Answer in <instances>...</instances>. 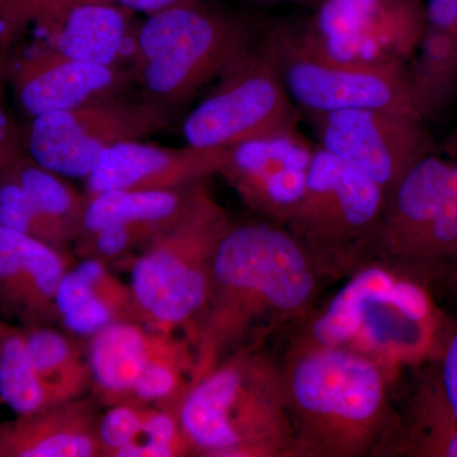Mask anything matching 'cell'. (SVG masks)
Returning a JSON list of instances; mask_svg holds the SVG:
<instances>
[{
	"mask_svg": "<svg viewBox=\"0 0 457 457\" xmlns=\"http://www.w3.org/2000/svg\"><path fill=\"white\" fill-rule=\"evenodd\" d=\"M386 194L365 174L315 146L305 192L285 228L321 279H338L362 263Z\"/></svg>",
	"mask_w": 457,
	"mask_h": 457,
	"instance_id": "52a82bcc",
	"label": "cell"
},
{
	"mask_svg": "<svg viewBox=\"0 0 457 457\" xmlns=\"http://www.w3.org/2000/svg\"><path fill=\"white\" fill-rule=\"evenodd\" d=\"M22 332L33 366L47 383L71 399L87 395L90 370L86 341L53 326L22 328Z\"/></svg>",
	"mask_w": 457,
	"mask_h": 457,
	"instance_id": "d4e9b609",
	"label": "cell"
},
{
	"mask_svg": "<svg viewBox=\"0 0 457 457\" xmlns=\"http://www.w3.org/2000/svg\"><path fill=\"white\" fill-rule=\"evenodd\" d=\"M263 345L230 354L180 400L195 456L296 457L281 365Z\"/></svg>",
	"mask_w": 457,
	"mask_h": 457,
	"instance_id": "277c9868",
	"label": "cell"
},
{
	"mask_svg": "<svg viewBox=\"0 0 457 457\" xmlns=\"http://www.w3.org/2000/svg\"><path fill=\"white\" fill-rule=\"evenodd\" d=\"M315 146L297 129L228 147L220 176L243 203L285 227L305 192Z\"/></svg>",
	"mask_w": 457,
	"mask_h": 457,
	"instance_id": "4fadbf2b",
	"label": "cell"
},
{
	"mask_svg": "<svg viewBox=\"0 0 457 457\" xmlns=\"http://www.w3.org/2000/svg\"><path fill=\"white\" fill-rule=\"evenodd\" d=\"M5 173L16 180L33 204L71 237L73 245L86 210V194L71 187L64 177L36 163L29 155L18 158Z\"/></svg>",
	"mask_w": 457,
	"mask_h": 457,
	"instance_id": "4316f807",
	"label": "cell"
},
{
	"mask_svg": "<svg viewBox=\"0 0 457 457\" xmlns=\"http://www.w3.org/2000/svg\"><path fill=\"white\" fill-rule=\"evenodd\" d=\"M204 183L206 182L167 191L119 189L87 196L88 201L84 210L82 224L75 239L113 224L167 227L185 212Z\"/></svg>",
	"mask_w": 457,
	"mask_h": 457,
	"instance_id": "603a6c76",
	"label": "cell"
},
{
	"mask_svg": "<svg viewBox=\"0 0 457 457\" xmlns=\"http://www.w3.org/2000/svg\"><path fill=\"white\" fill-rule=\"evenodd\" d=\"M0 227L42 242L69 249L71 237L33 204L31 198L5 171L0 173Z\"/></svg>",
	"mask_w": 457,
	"mask_h": 457,
	"instance_id": "83f0119b",
	"label": "cell"
},
{
	"mask_svg": "<svg viewBox=\"0 0 457 457\" xmlns=\"http://www.w3.org/2000/svg\"><path fill=\"white\" fill-rule=\"evenodd\" d=\"M228 147H165L128 140L108 147L86 179L87 196L107 191H167L220 173Z\"/></svg>",
	"mask_w": 457,
	"mask_h": 457,
	"instance_id": "9a60e30c",
	"label": "cell"
},
{
	"mask_svg": "<svg viewBox=\"0 0 457 457\" xmlns=\"http://www.w3.org/2000/svg\"><path fill=\"white\" fill-rule=\"evenodd\" d=\"M25 154L22 129L18 128L9 113L2 88H0V173L8 170L18 158Z\"/></svg>",
	"mask_w": 457,
	"mask_h": 457,
	"instance_id": "836d02e7",
	"label": "cell"
},
{
	"mask_svg": "<svg viewBox=\"0 0 457 457\" xmlns=\"http://www.w3.org/2000/svg\"><path fill=\"white\" fill-rule=\"evenodd\" d=\"M69 400L36 371L22 328L5 323L0 330V402L17 416H27Z\"/></svg>",
	"mask_w": 457,
	"mask_h": 457,
	"instance_id": "cb8c5ba5",
	"label": "cell"
},
{
	"mask_svg": "<svg viewBox=\"0 0 457 457\" xmlns=\"http://www.w3.org/2000/svg\"><path fill=\"white\" fill-rule=\"evenodd\" d=\"M345 278L320 311L300 321L294 341L360 354L393 387L403 372L435 359L450 318L431 286L378 262L360 264Z\"/></svg>",
	"mask_w": 457,
	"mask_h": 457,
	"instance_id": "7a4b0ae2",
	"label": "cell"
},
{
	"mask_svg": "<svg viewBox=\"0 0 457 457\" xmlns=\"http://www.w3.org/2000/svg\"><path fill=\"white\" fill-rule=\"evenodd\" d=\"M263 38L288 96L303 113L384 110L420 116L408 69L357 68L319 59L303 50L284 25L267 29Z\"/></svg>",
	"mask_w": 457,
	"mask_h": 457,
	"instance_id": "8fae6325",
	"label": "cell"
},
{
	"mask_svg": "<svg viewBox=\"0 0 457 457\" xmlns=\"http://www.w3.org/2000/svg\"><path fill=\"white\" fill-rule=\"evenodd\" d=\"M173 111L141 95L33 117L22 129L25 154L62 177L86 179L108 147L164 129Z\"/></svg>",
	"mask_w": 457,
	"mask_h": 457,
	"instance_id": "30bf717a",
	"label": "cell"
},
{
	"mask_svg": "<svg viewBox=\"0 0 457 457\" xmlns=\"http://www.w3.org/2000/svg\"><path fill=\"white\" fill-rule=\"evenodd\" d=\"M165 227L145 224H113L95 233L75 239V252L79 258H97L110 263L143 249Z\"/></svg>",
	"mask_w": 457,
	"mask_h": 457,
	"instance_id": "f546056e",
	"label": "cell"
},
{
	"mask_svg": "<svg viewBox=\"0 0 457 457\" xmlns=\"http://www.w3.org/2000/svg\"><path fill=\"white\" fill-rule=\"evenodd\" d=\"M320 281L282 225L231 222L216 251L206 305L188 338L195 351L192 384L230 354L264 345L278 328L303 320Z\"/></svg>",
	"mask_w": 457,
	"mask_h": 457,
	"instance_id": "6da1fadb",
	"label": "cell"
},
{
	"mask_svg": "<svg viewBox=\"0 0 457 457\" xmlns=\"http://www.w3.org/2000/svg\"><path fill=\"white\" fill-rule=\"evenodd\" d=\"M444 392L457 418V319H449L433 359Z\"/></svg>",
	"mask_w": 457,
	"mask_h": 457,
	"instance_id": "d6a6232c",
	"label": "cell"
},
{
	"mask_svg": "<svg viewBox=\"0 0 457 457\" xmlns=\"http://www.w3.org/2000/svg\"><path fill=\"white\" fill-rule=\"evenodd\" d=\"M288 29L319 59L407 71L426 29L425 0H323L302 27Z\"/></svg>",
	"mask_w": 457,
	"mask_h": 457,
	"instance_id": "ba28073f",
	"label": "cell"
},
{
	"mask_svg": "<svg viewBox=\"0 0 457 457\" xmlns=\"http://www.w3.org/2000/svg\"><path fill=\"white\" fill-rule=\"evenodd\" d=\"M319 145L368 176L387 195L417 162L433 152L426 120L384 110L305 113Z\"/></svg>",
	"mask_w": 457,
	"mask_h": 457,
	"instance_id": "7c38bea8",
	"label": "cell"
},
{
	"mask_svg": "<svg viewBox=\"0 0 457 457\" xmlns=\"http://www.w3.org/2000/svg\"><path fill=\"white\" fill-rule=\"evenodd\" d=\"M75 262L69 249L0 227V315L22 328L54 326L57 287Z\"/></svg>",
	"mask_w": 457,
	"mask_h": 457,
	"instance_id": "2e32d148",
	"label": "cell"
},
{
	"mask_svg": "<svg viewBox=\"0 0 457 457\" xmlns=\"http://www.w3.org/2000/svg\"><path fill=\"white\" fill-rule=\"evenodd\" d=\"M404 409L376 456L457 457V418L435 362L416 369Z\"/></svg>",
	"mask_w": 457,
	"mask_h": 457,
	"instance_id": "ffe728a7",
	"label": "cell"
},
{
	"mask_svg": "<svg viewBox=\"0 0 457 457\" xmlns=\"http://www.w3.org/2000/svg\"><path fill=\"white\" fill-rule=\"evenodd\" d=\"M170 335L125 319L90 337L86 342L90 392L102 407L132 402L141 375Z\"/></svg>",
	"mask_w": 457,
	"mask_h": 457,
	"instance_id": "d6986e66",
	"label": "cell"
},
{
	"mask_svg": "<svg viewBox=\"0 0 457 457\" xmlns=\"http://www.w3.org/2000/svg\"><path fill=\"white\" fill-rule=\"evenodd\" d=\"M231 222L206 183L201 186L185 212L132 263L129 286L137 320L162 332L182 330L189 338L206 305L216 251Z\"/></svg>",
	"mask_w": 457,
	"mask_h": 457,
	"instance_id": "8992f818",
	"label": "cell"
},
{
	"mask_svg": "<svg viewBox=\"0 0 457 457\" xmlns=\"http://www.w3.org/2000/svg\"><path fill=\"white\" fill-rule=\"evenodd\" d=\"M457 264V161L435 218L400 272L436 287Z\"/></svg>",
	"mask_w": 457,
	"mask_h": 457,
	"instance_id": "484cf974",
	"label": "cell"
},
{
	"mask_svg": "<svg viewBox=\"0 0 457 457\" xmlns=\"http://www.w3.org/2000/svg\"><path fill=\"white\" fill-rule=\"evenodd\" d=\"M299 107L288 96L263 36L218 79L182 125L187 145L231 147L297 129Z\"/></svg>",
	"mask_w": 457,
	"mask_h": 457,
	"instance_id": "9c48e42d",
	"label": "cell"
},
{
	"mask_svg": "<svg viewBox=\"0 0 457 457\" xmlns=\"http://www.w3.org/2000/svg\"><path fill=\"white\" fill-rule=\"evenodd\" d=\"M71 0H0V60L51 9Z\"/></svg>",
	"mask_w": 457,
	"mask_h": 457,
	"instance_id": "1f68e13d",
	"label": "cell"
},
{
	"mask_svg": "<svg viewBox=\"0 0 457 457\" xmlns=\"http://www.w3.org/2000/svg\"><path fill=\"white\" fill-rule=\"evenodd\" d=\"M270 2H294L302 3V4L319 5L323 0H270Z\"/></svg>",
	"mask_w": 457,
	"mask_h": 457,
	"instance_id": "8d00e7d4",
	"label": "cell"
},
{
	"mask_svg": "<svg viewBox=\"0 0 457 457\" xmlns=\"http://www.w3.org/2000/svg\"><path fill=\"white\" fill-rule=\"evenodd\" d=\"M147 404L123 402L110 405L98 418L97 436L102 457H122L137 437Z\"/></svg>",
	"mask_w": 457,
	"mask_h": 457,
	"instance_id": "4dcf8cb0",
	"label": "cell"
},
{
	"mask_svg": "<svg viewBox=\"0 0 457 457\" xmlns=\"http://www.w3.org/2000/svg\"><path fill=\"white\" fill-rule=\"evenodd\" d=\"M55 311L56 324L86 342L113 321L137 320L130 286L97 258H80L65 273L57 287Z\"/></svg>",
	"mask_w": 457,
	"mask_h": 457,
	"instance_id": "44dd1931",
	"label": "cell"
},
{
	"mask_svg": "<svg viewBox=\"0 0 457 457\" xmlns=\"http://www.w3.org/2000/svg\"><path fill=\"white\" fill-rule=\"evenodd\" d=\"M101 407L90 394L0 423V457H102Z\"/></svg>",
	"mask_w": 457,
	"mask_h": 457,
	"instance_id": "ac0fdd59",
	"label": "cell"
},
{
	"mask_svg": "<svg viewBox=\"0 0 457 457\" xmlns=\"http://www.w3.org/2000/svg\"><path fill=\"white\" fill-rule=\"evenodd\" d=\"M5 71L17 106L29 120L125 95L135 82L130 68L80 62L40 44Z\"/></svg>",
	"mask_w": 457,
	"mask_h": 457,
	"instance_id": "5bb4252c",
	"label": "cell"
},
{
	"mask_svg": "<svg viewBox=\"0 0 457 457\" xmlns=\"http://www.w3.org/2000/svg\"><path fill=\"white\" fill-rule=\"evenodd\" d=\"M106 2L114 3L131 13H143L149 17L170 8L196 2V0H106Z\"/></svg>",
	"mask_w": 457,
	"mask_h": 457,
	"instance_id": "e575fe53",
	"label": "cell"
},
{
	"mask_svg": "<svg viewBox=\"0 0 457 457\" xmlns=\"http://www.w3.org/2000/svg\"><path fill=\"white\" fill-rule=\"evenodd\" d=\"M440 285L446 288L447 293L453 295V299L457 302V264L445 276Z\"/></svg>",
	"mask_w": 457,
	"mask_h": 457,
	"instance_id": "d590c367",
	"label": "cell"
},
{
	"mask_svg": "<svg viewBox=\"0 0 457 457\" xmlns=\"http://www.w3.org/2000/svg\"><path fill=\"white\" fill-rule=\"evenodd\" d=\"M5 323H7V321L3 320L2 317H0V330L3 329V327L5 326Z\"/></svg>",
	"mask_w": 457,
	"mask_h": 457,
	"instance_id": "74e56055",
	"label": "cell"
},
{
	"mask_svg": "<svg viewBox=\"0 0 457 457\" xmlns=\"http://www.w3.org/2000/svg\"><path fill=\"white\" fill-rule=\"evenodd\" d=\"M195 456L180 423L179 407L147 405L137 437L122 457Z\"/></svg>",
	"mask_w": 457,
	"mask_h": 457,
	"instance_id": "f1b7e54d",
	"label": "cell"
},
{
	"mask_svg": "<svg viewBox=\"0 0 457 457\" xmlns=\"http://www.w3.org/2000/svg\"><path fill=\"white\" fill-rule=\"evenodd\" d=\"M258 40L251 18L196 0L137 23L130 68L143 96L174 110L218 80Z\"/></svg>",
	"mask_w": 457,
	"mask_h": 457,
	"instance_id": "5b68a950",
	"label": "cell"
},
{
	"mask_svg": "<svg viewBox=\"0 0 457 457\" xmlns=\"http://www.w3.org/2000/svg\"><path fill=\"white\" fill-rule=\"evenodd\" d=\"M426 29L409 65L411 92L426 119L457 93V0H425Z\"/></svg>",
	"mask_w": 457,
	"mask_h": 457,
	"instance_id": "7402d4cb",
	"label": "cell"
},
{
	"mask_svg": "<svg viewBox=\"0 0 457 457\" xmlns=\"http://www.w3.org/2000/svg\"><path fill=\"white\" fill-rule=\"evenodd\" d=\"M137 27L134 13L114 3L71 0L51 9L32 29L37 32V44L62 55L130 68Z\"/></svg>",
	"mask_w": 457,
	"mask_h": 457,
	"instance_id": "e0dca14e",
	"label": "cell"
},
{
	"mask_svg": "<svg viewBox=\"0 0 457 457\" xmlns=\"http://www.w3.org/2000/svg\"><path fill=\"white\" fill-rule=\"evenodd\" d=\"M279 365L296 457L376 456L398 416L383 370L353 352L294 339Z\"/></svg>",
	"mask_w": 457,
	"mask_h": 457,
	"instance_id": "3957f363",
	"label": "cell"
}]
</instances>
